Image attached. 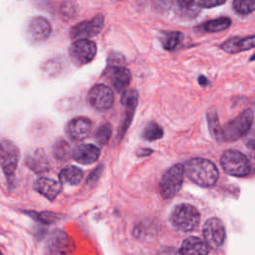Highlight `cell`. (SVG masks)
<instances>
[{"mask_svg":"<svg viewBox=\"0 0 255 255\" xmlns=\"http://www.w3.org/2000/svg\"><path fill=\"white\" fill-rule=\"evenodd\" d=\"M60 15L65 21H68L69 19L74 18L76 15L75 4L72 3V1L63 2L60 7Z\"/></svg>","mask_w":255,"mask_h":255,"instance_id":"obj_31","label":"cell"},{"mask_svg":"<svg viewBox=\"0 0 255 255\" xmlns=\"http://www.w3.org/2000/svg\"><path fill=\"white\" fill-rule=\"evenodd\" d=\"M137 104H131V105H127L124 106L125 107V115H124V119L121 125V128L119 129V133H118V137H123L126 133V131L128 129L132 119H133V115H134V111L136 108Z\"/></svg>","mask_w":255,"mask_h":255,"instance_id":"obj_26","label":"cell"},{"mask_svg":"<svg viewBox=\"0 0 255 255\" xmlns=\"http://www.w3.org/2000/svg\"><path fill=\"white\" fill-rule=\"evenodd\" d=\"M170 221L175 229L181 232H189L198 226L200 213L193 205L180 203L175 205L171 210Z\"/></svg>","mask_w":255,"mask_h":255,"instance_id":"obj_3","label":"cell"},{"mask_svg":"<svg viewBox=\"0 0 255 255\" xmlns=\"http://www.w3.org/2000/svg\"><path fill=\"white\" fill-rule=\"evenodd\" d=\"M150 153H152V149L150 148H139L136 150V154L138 156H146L149 155Z\"/></svg>","mask_w":255,"mask_h":255,"instance_id":"obj_35","label":"cell"},{"mask_svg":"<svg viewBox=\"0 0 255 255\" xmlns=\"http://www.w3.org/2000/svg\"><path fill=\"white\" fill-rule=\"evenodd\" d=\"M102 170H103V165H99L96 169H94V170L90 173L89 177L87 178V183L96 182L97 179L100 177V175H101V173H102Z\"/></svg>","mask_w":255,"mask_h":255,"instance_id":"obj_34","label":"cell"},{"mask_svg":"<svg viewBox=\"0 0 255 255\" xmlns=\"http://www.w3.org/2000/svg\"><path fill=\"white\" fill-rule=\"evenodd\" d=\"M254 113L251 108L226 123L220 129L219 141H234L248 132L253 124Z\"/></svg>","mask_w":255,"mask_h":255,"instance_id":"obj_2","label":"cell"},{"mask_svg":"<svg viewBox=\"0 0 255 255\" xmlns=\"http://www.w3.org/2000/svg\"><path fill=\"white\" fill-rule=\"evenodd\" d=\"M254 45H255V37L251 35V36L242 37V38L241 37L230 38L225 42H223L220 45V48L227 53L235 54V53L251 50L254 48Z\"/></svg>","mask_w":255,"mask_h":255,"instance_id":"obj_17","label":"cell"},{"mask_svg":"<svg viewBox=\"0 0 255 255\" xmlns=\"http://www.w3.org/2000/svg\"><path fill=\"white\" fill-rule=\"evenodd\" d=\"M207 121H208V127L209 131L211 135L219 141V135H220V129L221 126L219 124V120L217 117L216 111H209L207 114Z\"/></svg>","mask_w":255,"mask_h":255,"instance_id":"obj_29","label":"cell"},{"mask_svg":"<svg viewBox=\"0 0 255 255\" xmlns=\"http://www.w3.org/2000/svg\"><path fill=\"white\" fill-rule=\"evenodd\" d=\"M255 0H233V9L240 15H248L254 11Z\"/></svg>","mask_w":255,"mask_h":255,"instance_id":"obj_30","label":"cell"},{"mask_svg":"<svg viewBox=\"0 0 255 255\" xmlns=\"http://www.w3.org/2000/svg\"><path fill=\"white\" fill-rule=\"evenodd\" d=\"M92 128L93 124L90 119L86 117H77L69 122L66 131L72 140L81 141L90 135Z\"/></svg>","mask_w":255,"mask_h":255,"instance_id":"obj_14","label":"cell"},{"mask_svg":"<svg viewBox=\"0 0 255 255\" xmlns=\"http://www.w3.org/2000/svg\"><path fill=\"white\" fill-rule=\"evenodd\" d=\"M183 169L189 179L202 187L213 186L219 177V171L216 165L209 159L202 157L187 160Z\"/></svg>","mask_w":255,"mask_h":255,"instance_id":"obj_1","label":"cell"},{"mask_svg":"<svg viewBox=\"0 0 255 255\" xmlns=\"http://www.w3.org/2000/svg\"><path fill=\"white\" fill-rule=\"evenodd\" d=\"M183 174L184 169L181 163L172 165L163 173L158 185L159 193L163 199H170L179 192L183 183Z\"/></svg>","mask_w":255,"mask_h":255,"instance_id":"obj_5","label":"cell"},{"mask_svg":"<svg viewBox=\"0 0 255 255\" xmlns=\"http://www.w3.org/2000/svg\"><path fill=\"white\" fill-rule=\"evenodd\" d=\"M101 151L98 146L91 143H83L77 145L73 149L72 157L79 163L89 165L96 162L100 157Z\"/></svg>","mask_w":255,"mask_h":255,"instance_id":"obj_16","label":"cell"},{"mask_svg":"<svg viewBox=\"0 0 255 255\" xmlns=\"http://www.w3.org/2000/svg\"><path fill=\"white\" fill-rule=\"evenodd\" d=\"M53 156L59 161H68L72 158L73 148L71 144L64 138L57 139L52 147Z\"/></svg>","mask_w":255,"mask_h":255,"instance_id":"obj_21","label":"cell"},{"mask_svg":"<svg viewBox=\"0 0 255 255\" xmlns=\"http://www.w3.org/2000/svg\"><path fill=\"white\" fill-rule=\"evenodd\" d=\"M25 164L35 173L42 174L50 170V162L45 150L41 147L30 149L25 157Z\"/></svg>","mask_w":255,"mask_h":255,"instance_id":"obj_15","label":"cell"},{"mask_svg":"<svg viewBox=\"0 0 255 255\" xmlns=\"http://www.w3.org/2000/svg\"><path fill=\"white\" fill-rule=\"evenodd\" d=\"M106 82L117 92H122L128 87L131 80L130 71L123 66H110L104 74Z\"/></svg>","mask_w":255,"mask_h":255,"instance_id":"obj_12","label":"cell"},{"mask_svg":"<svg viewBox=\"0 0 255 255\" xmlns=\"http://www.w3.org/2000/svg\"><path fill=\"white\" fill-rule=\"evenodd\" d=\"M76 246L69 234L61 229L53 230L46 243V252L48 254H72L75 252Z\"/></svg>","mask_w":255,"mask_h":255,"instance_id":"obj_7","label":"cell"},{"mask_svg":"<svg viewBox=\"0 0 255 255\" xmlns=\"http://www.w3.org/2000/svg\"><path fill=\"white\" fill-rule=\"evenodd\" d=\"M105 24V17L102 14H98L89 21H84L76 24L70 30V37L74 40L77 39H89L98 35Z\"/></svg>","mask_w":255,"mask_h":255,"instance_id":"obj_10","label":"cell"},{"mask_svg":"<svg viewBox=\"0 0 255 255\" xmlns=\"http://www.w3.org/2000/svg\"><path fill=\"white\" fill-rule=\"evenodd\" d=\"M162 135H163L162 128L153 122L148 123L141 132L142 138H144L145 140H148V141L157 140V139L161 138Z\"/></svg>","mask_w":255,"mask_h":255,"instance_id":"obj_25","label":"cell"},{"mask_svg":"<svg viewBox=\"0 0 255 255\" xmlns=\"http://www.w3.org/2000/svg\"><path fill=\"white\" fill-rule=\"evenodd\" d=\"M198 83H199V85L200 86H202V87H205V86H207L208 85V80H207V78L206 77H204V76H199L198 77Z\"/></svg>","mask_w":255,"mask_h":255,"instance_id":"obj_36","label":"cell"},{"mask_svg":"<svg viewBox=\"0 0 255 255\" xmlns=\"http://www.w3.org/2000/svg\"><path fill=\"white\" fill-rule=\"evenodd\" d=\"M34 188L49 200H53L61 192L62 184L49 177H40L35 181Z\"/></svg>","mask_w":255,"mask_h":255,"instance_id":"obj_18","label":"cell"},{"mask_svg":"<svg viewBox=\"0 0 255 255\" xmlns=\"http://www.w3.org/2000/svg\"><path fill=\"white\" fill-rule=\"evenodd\" d=\"M84 177V172L77 166L69 165L64 167L60 173L59 178L62 183L70 184V185H78Z\"/></svg>","mask_w":255,"mask_h":255,"instance_id":"obj_20","label":"cell"},{"mask_svg":"<svg viewBox=\"0 0 255 255\" xmlns=\"http://www.w3.org/2000/svg\"><path fill=\"white\" fill-rule=\"evenodd\" d=\"M230 25H231V20L228 17H220V18L213 19L203 23L198 27V29L203 32L215 33V32L226 30Z\"/></svg>","mask_w":255,"mask_h":255,"instance_id":"obj_23","label":"cell"},{"mask_svg":"<svg viewBox=\"0 0 255 255\" xmlns=\"http://www.w3.org/2000/svg\"><path fill=\"white\" fill-rule=\"evenodd\" d=\"M31 217L43 224H53L61 218V214L52 211H41V212H28Z\"/></svg>","mask_w":255,"mask_h":255,"instance_id":"obj_27","label":"cell"},{"mask_svg":"<svg viewBox=\"0 0 255 255\" xmlns=\"http://www.w3.org/2000/svg\"><path fill=\"white\" fill-rule=\"evenodd\" d=\"M17 146L9 139L0 140V165L7 176L14 174L18 164Z\"/></svg>","mask_w":255,"mask_h":255,"instance_id":"obj_11","label":"cell"},{"mask_svg":"<svg viewBox=\"0 0 255 255\" xmlns=\"http://www.w3.org/2000/svg\"><path fill=\"white\" fill-rule=\"evenodd\" d=\"M97 54V45L88 39H77L69 48L71 61L77 66H84L92 62Z\"/></svg>","mask_w":255,"mask_h":255,"instance_id":"obj_6","label":"cell"},{"mask_svg":"<svg viewBox=\"0 0 255 255\" xmlns=\"http://www.w3.org/2000/svg\"><path fill=\"white\" fill-rule=\"evenodd\" d=\"M137 101H138V93H137V91H135L133 89H128V90L124 91L122 98H121V102H122L123 106L137 104Z\"/></svg>","mask_w":255,"mask_h":255,"instance_id":"obj_32","label":"cell"},{"mask_svg":"<svg viewBox=\"0 0 255 255\" xmlns=\"http://www.w3.org/2000/svg\"><path fill=\"white\" fill-rule=\"evenodd\" d=\"M202 234L209 248L220 247L225 239V228L222 221L217 217L208 218L203 225Z\"/></svg>","mask_w":255,"mask_h":255,"instance_id":"obj_9","label":"cell"},{"mask_svg":"<svg viewBox=\"0 0 255 255\" xmlns=\"http://www.w3.org/2000/svg\"><path fill=\"white\" fill-rule=\"evenodd\" d=\"M112 135V126L109 123L102 124L95 132V140L101 144L105 145L109 141Z\"/></svg>","mask_w":255,"mask_h":255,"instance_id":"obj_28","label":"cell"},{"mask_svg":"<svg viewBox=\"0 0 255 255\" xmlns=\"http://www.w3.org/2000/svg\"><path fill=\"white\" fill-rule=\"evenodd\" d=\"M225 1L226 0H196V3L200 8H212L224 4Z\"/></svg>","mask_w":255,"mask_h":255,"instance_id":"obj_33","label":"cell"},{"mask_svg":"<svg viewBox=\"0 0 255 255\" xmlns=\"http://www.w3.org/2000/svg\"><path fill=\"white\" fill-rule=\"evenodd\" d=\"M209 252V247L204 240L196 236L187 237L179 248L178 253L183 255H203Z\"/></svg>","mask_w":255,"mask_h":255,"instance_id":"obj_19","label":"cell"},{"mask_svg":"<svg viewBox=\"0 0 255 255\" xmlns=\"http://www.w3.org/2000/svg\"><path fill=\"white\" fill-rule=\"evenodd\" d=\"M183 34L179 31H170L163 33L162 37L160 38V42L162 47L167 50L171 51L174 50L182 41Z\"/></svg>","mask_w":255,"mask_h":255,"instance_id":"obj_24","label":"cell"},{"mask_svg":"<svg viewBox=\"0 0 255 255\" xmlns=\"http://www.w3.org/2000/svg\"><path fill=\"white\" fill-rule=\"evenodd\" d=\"M220 163L224 171L233 176L243 177L251 171V163L248 157L236 149L225 150L221 154Z\"/></svg>","mask_w":255,"mask_h":255,"instance_id":"obj_4","label":"cell"},{"mask_svg":"<svg viewBox=\"0 0 255 255\" xmlns=\"http://www.w3.org/2000/svg\"><path fill=\"white\" fill-rule=\"evenodd\" d=\"M178 13L183 19H192L200 12L196 0H177Z\"/></svg>","mask_w":255,"mask_h":255,"instance_id":"obj_22","label":"cell"},{"mask_svg":"<svg viewBox=\"0 0 255 255\" xmlns=\"http://www.w3.org/2000/svg\"><path fill=\"white\" fill-rule=\"evenodd\" d=\"M26 32L30 41L34 43H40L49 38L52 32V27L46 18L38 16L30 19Z\"/></svg>","mask_w":255,"mask_h":255,"instance_id":"obj_13","label":"cell"},{"mask_svg":"<svg viewBox=\"0 0 255 255\" xmlns=\"http://www.w3.org/2000/svg\"><path fill=\"white\" fill-rule=\"evenodd\" d=\"M115 97L112 89L104 84L95 85L88 94L90 106L97 111H107L114 105Z\"/></svg>","mask_w":255,"mask_h":255,"instance_id":"obj_8","label":"cell"}]
</instances>
